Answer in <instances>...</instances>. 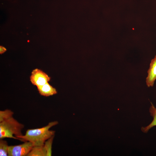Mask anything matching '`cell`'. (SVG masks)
I'll list each match as a JSON object with an SVG mask.
<instances>
[{"label":"cell","mask_w":156,"mask_h":156,"mask_svg":"<svg viewBox=\"0 0 156 156\" xmlns=\"http://www.w3.org/2000/svg\"><path fill=\"white\" fill-rule=\"evenodd\" d=\"M58 123L57 121H55L49 122L47 125L40 128L28 129L25 135L17 138L21 139L22 141L31 142L34 146L43 145L46 140L54 135L55 131L49 129Z\"/></svg>","instance_id":"cell-1"},{"label":"cell","mask_w":156,"mask_h":156,"mask_svg":"<svg viewBox=\"0 0 156 156\" xmlns=\"http://www.w3.org/2000/svg\"><path fill=\"white\" fill-rule=\"evenodd\" d=\"M24 125L19 122L13 117L0 122V139L5 138L19 140L17 137L23 135L21 132Z\"/></svg>","instance_id":"cell-2"},{"label":"cell","mask_w":156,"mask_h":156,"mask_svg":"<svg viewBox=\"0 0 156 156\" xmlns=\"http://www.w3.org/2000/svg\"><path fill=\"white\" fill-rule=\"evenodd\" d=\"M33 146L32 143L29 141L18 145L9 146L8 156H27Z\"/></svg>","instance_id":"cell-3"},{"label":"cell","mask_w":156,"mask_h":156,"mask_svg":"<svg viewBox=\"0 0 156 156\" xmlns=\"http://www.w3.org/2000/svg\"><path fill=\"white\" fill-rule=\"evenodd\" d=\"M51 77L42 70L35 68L31 73L30 77V81L31 83L36 87L43 85L48 82Z\"/></svg>","instance_id":"cell-4"},{"label":"cell","mask_w":156,"mask_h":156,"mask_svg":"<svg viewBox=\"0 0 156 156\" xmlns=\"http://www.w3.org/2000/svg\"><path fill=\"white\" fill-rule=\"evenodd\" d=\"M52 143L47 140L44 145L34 146L27 156H50L52 155Z\"/></svg>","instance_id":"cell-5"},{"label":"cell","mask_w":156,"mask_h":156,"mask_svg":"<svg viewBox=\"0 0 156 156\" xmlns=\"http://www.w3.org/2000/svg\"><path fill=\"white\" fill-rule=\"evenodd\" d=\"M147 73L146 81V85L149 87H152L156 79V55L151 60Z\"/></svg>","instance_id":"cell-6"},{"label":"cell","mask_w":156,"mask_h":156,"mask_svg":"<svg viewBox=\"0 0 156 156\" xmlns=\"http://www.w3.org/2000/svg\"><path fill=\"white\" fill-rule=\"evenodd\" d=\"M37 87L39 93L42 96L47 97L57 93L56 89L50 85L48 82Z\"/></svg>","instance_id":"cell-7"},{"label":"cell","mask_w":156,"mask_h":156,"mask_svg":"<svg viewBox=\"0 0 156 156\" xmlns=\"http://www.w3.org/2000/svg\"><path fill=\"white\" fill-rule=\"evenodd\" d=\"M149 111L151 115L153 117V119L148 125L141 128L142 131L145 133H147L151 128L156 126V108L152 103L150 107Z\"/></svg>","instance_id":"cell-8"},{"label":"cell","mask_w":156,"mask_h":156,"mask_svg":"<svg viewBox=\"0 0 156 156\" xmlns=\"http://www.w3.org/2000/svg\"><path fill=\"white\" fill-rule=\"evenodd\" d=\"M8 146L7 142L2 139L0 140V156H7L8 153Z\"/></svg>","instance_id":"cell-9"},{"label":"cell","mask_w":156,"mask_h":156,"mask_svg":"<svg viewBox=\"0 0 156 156\" xmlns=\"http://www.w3.org/2000/svg\"><path fill=\"white\" fill-rule=\"evenodd\" d=\"M13 112L11 110L6 109L0 111V122L13 117Z\"/></svg>","instance_id":"cell-10"},{"label":"cell","mask_w":156,"mask_h":156,"mask_svg":"<svg viewBox=\"0 0 156 156\" xmlns=\"http://www.w3.org/2000/svg\"><path fill=\"white\" fill-rule=\"evenodd\" d=\"M7 51L6 48L2 46H0V54H2Z\"/></svg>","instance_id":"cell-11"}]
</instances>
